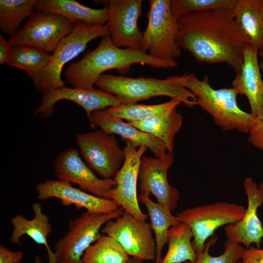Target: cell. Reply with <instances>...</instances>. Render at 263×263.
Here are the masks:
<instances>
[{
	"label": "cell",
	"mask_w": 263,
	"mask_h": 263,
	"mask_svg": "<svg viewBox=\"0 0 263 263\" xmlns=\"http://www.w3.org/2000/svg\"><path fill=\"white\" fill-rule=\"evenodd\" d=\"M107 10L109 36L116 46L142 50L143 32L138 21L142 15V0L100 1Z\"/></svg>",
	"instance_id": "7c38bea8"
},
{
	"label": "cell",
	"mask_w": 263,
	"mask_h": 263,
	"mask_svg": "<svg viewBox=\"0 0 263 263\" xmlns=\"http://www.w3.org/2000/svg\"><path fill=\"white\" fill-rule=\"evenodd\" d=\"M248 133V141L255 147L263 150V108L255 117Z\"/></svg>",
	"instance_id": "d6a6232c"
},
{
	"label": "cell",
	"mask_w": 263,
	"mask_h": 263,
	"mask_svg": "<svg viewBox=\"0 0 263 263\" xmlns=\"http://www.w3.org/2000/svg\"><path fill=\"white\" fill-rule=\"evenodd\" d=\"M246 208L226 202L187 208L178 213V220L187 224L193 235V247L197 255L203 252L206 241L219 227L241 220Z\"/></svg>",
	"instance_id": "ba28073f"
},
{
	"label": "cell",
	"mask_w": 263,
	"mask_h": 263,
	"mask_svg": "<svg viewBox=\"0 0 263 263\" xmlns=\"http://www.w3.org/2000/svg\"><path fill=\"white\" fill-rule=\"evenodd\" d=\"M38 0H0V29L12 36L19 30L21 23L35 10Z\"/></svg>",
	"instance_id": "83f0119b"
},
{
	"label": "cell",
	"mask_w": 263,
	"mask_h": 263,
	"mask_svg": "<svg viewBox=\"0 0 263 263\" xmlns=\"http://www.w3.org/2000/svg\"><path fill=\"white\" fill-rule=\"evenodd\" d=\"M258 50L251 45L245 48L244 60L232 86L248 101L251 113L256 117L263 108V80L258 59Z\"/></svg>",
	"instance_id": "ffe728a7"
},
{
	"label": "cell",
	"mask_w": 263,
	"mask_h": 263,
	"mask_svg": "<svg viewBox=\"0 0 263 263\" xmlns=\"http://www.w3.org/2000/svg\"><path fill=\"white\" fill-rule=\"evenodd\" d=\"M54 169L59 180L76 184L81 189L99 197L110 199V192L115 185L114 180L97 177L76 149L69 148L58 154Z\"/></svg>",
	"instance_id": "9a60e30c"
},
{
	"label": "cell",
	"mask_w": 263,
	"mask_h": 263,
	"mask_svg": "<svg viewBox=\"0 0 263 263\" xmlns=\"http://www.w3.org/2000/svg\"><path fill=\"white\" fill-rule=\"evenodd\" d=\"M89 120L91 128L99 127L107 133L121 136L123 140L130 141L138 147L145 146L149 149L156 157H161L167 152L163 141L110 114L105 109L93 112Z\"/></svg>",
	"instance_id": "d6986e66"
},
{
	"label": "cell",
	"mask_w": 263,
	"mask_h": 263,
	"mask_svg": "<svg viewBox=\"0 0 263 263\" xmlns=\"http://www.w3.org/2000/svg\"><path fill=\"white\" fill-rule=\"evenodd\" d=\"M193 233L186 224L180 222L171 227L167 233V252L160 263L194 262L197 254L192 245Z\"/></svg>",
	"instance_id": "484cf974"
},
{
	"label": "cell",
	"mask_w": 263,
	"mask_h": 263,
	"mask_svg": "<svg viewBox=\"0 0 263 263\" xmlns=\"http://www.w3.org/2000/svg\"><path fill=\"white\" fill-rule=\"evenodd\" d=\"M127 122L160 139L164 142L167 151L173 152L174 137L182 126L183 117L175 108L164 114L144 120Z\"/></svg>",
	"instance_id": "d4e9b609"
},
{
	"label": "cell",
	"mask_w": 263,
	"mask_h": 263,
	"mask_svg": "<svg viewBox=\"0 0 263 263\" xmlns=\"http://www.w3.org/2000/svg\"><path fill=\"white\" fill-rule=\"evenodd\" d=\"M75 139L80 155L88 167L103 179H113L125 158L124 150L115 136L100 130L78 134Z\"/></svg>",
	"instance_id": "30bf717a"
},
{
	"label": "cell",
	"mask_w": 263,
	"mask_h": 263,
	"mask_svg": "<svg viewBox=\"0 0 263 263\" xmlns=\"http://www.w3.org/2000/svg\"><path fill=\"white\" fill-rule=\"evenodd\" d=\"M244 192L247 198V207L243 218L225 228L227 240L243 244L247 248L255 244L261 248L263 240V227L258 216V208L263 205V195L258 186L251 177L245 178L244 182Z\"/></svg>",
	"instance_id": "e0dca14e"
},
{
	"label": "cell",
	"mask_w": 263,
	"mask_h": 263,
	"mask_svg": "<svg viewBox=\"0 0 263 263\" xmlns=\"http://www.w3.org/2000/svg\"><path fill=\"white\" fill-rule=\"evenodd\" d=\"M101 232L116 240L131 257L155 261V241L150 225L146 221L139 220L125 211L114 221H108Z\"/></svg>",
	"instance_id": "8fae6325"
},
{
	"label": "cell",
	"mask_w": 263,
	"mask_h": 263,
	"mask_svg": "<svg viewBox=\"0 0 263 263\" xmlns=\"http://www.w3.org/2000/svg\"><path fill=\"white\" fill-rule=\"evenodd\" d=\"M259 55L261 57V60H262L261 62L259 64L261 70H262L263 71V50L260 51L259 53Z\"/></svg>",
	"instance_id": "8d00e7d4"
},
{
	"label": "cell",
	"mask_w": 263,
	"mask_h": 263,
	"mask_svg": "<svg viewBox=\"0 0 263 263\" xmlns=\"http://www.w3.org/2000/svg\"><path fill=\"white\" fill-rule=\"evenodd\" d=\"M124 212L121 207L108 213L86 211L71 220L67 231L54 246L56 263H83L85 251L97 240L102 226L108 221L117 218Z\"/></svg>",
	"instance_id": "52a82bcc"
},
{
	"label": "cell",
	"mask_w": 263,
	"mask_h": 263,
	"mask_svg": "<svg viewBox=\"0 0 263 263\" xmlns=\"http://www.w3.org/2000/svg\"><path fill=\"white\" fill-rule=\"evenodd\" d=\"M139 64L155 69L174 68L176 61L162 60L152 57L142 50L122 48L115 46L110 37H102L98 46L87 52L78 61L69 65L65 71L66 80L73 87L94 89L100 75L109 70L127 73L132 65Z\"/></svg>",
	"instance_id": "7a4b0ae2"
},
{
	"label": "cell",
	"mask_w": 263,
	"mask_h": 263,
	"mask_svg": "<svg viewBox=\"0 0 263 263\" xmlns=\"http://www.w3.org/2000/svg\"><path fill=\"white\" fill-rule=\"evenodd\" d=\"M74 23L59 15L35 10L24 26L10 37L11 47L28 45L53 52L72 31Z\"/></svg>",
	"instance_id": "9c48e42d"
},
{
	"label": "cell",
	"mask_w": 263,
	"mask_h": 263,
	"mask_svg": "<svg viewBox=\"0 0 263 263\" xmlns=\"http://www.w3.org/2000/svg\"><path fill=\"white\" fill-rule=\"evenodd\" d=\"M34 214L33 219L28 220L21 214L15 216L11 220L12 232L9 242L18 245L23 235H27L36 244L44 245L47 252L48 263H56V254L49 246L48 237L52 232V226L48 216L43 212L41 204L36 202L32 205Z\"/></svg>",
	"instance_id": "44dd1931"
},
{
	"label": "cell",
	"mask_w": 263,
	"mask_h": 263,
	"mask_svg": "<svg viewBox=\"0 0 263 263\" xmlns=\"http://www.w3.org/2000/svg\"><path fill=\"white\" fill-rule=\"evenodd\" d=\"M258 187L263 195V182L260 183V184L258 185Z\"/></svg>",
	"instance_id": "f35d334b"
},
{
	"label": "cell",
	"mask_w": 263,
	"mask_h": 263,
	"mask_svg": "<svg viewBox=\"0 0 263 263\" xmlns=\"http://www.w3.org/2000/svg\"><path fill=\"white\" fill-rule=\"evenodd\" d=\"M191 263L187 261V262H184V263Z\"/></svg>",
	"instance_id": "60d3db41"
},
{
	"label": "cell",
	"mask_w": 263,
	"mask_h": 263,
	"mask_svg": "<svg viewBox=\"0 0 263 263\" xmlns=\"http://www.w3.org/2000/svg\"><path fill=\"white\" fill-rule=\"evenodd\" d=\"M61 100L73 101L82 107L88 119L94 111L120 104L114 96L99 89L88 90L63 86L44 93L34 114L42 118L50 117L54 113L56 104Z\"/></svg>",
	"instance_id": "2e32d148"
},
{
	"label": "cell",
	"mask_w": 263,
	"mask_h": 263,
	"mask_svg": "<svg viewBox=\"0 0 263 263\" xmlns=\"http://www.w3.org/2000/svg\"><path fill=\"white\" fill-rule=\"evenodd\" d=\"M232 10L193 12L179 17L178 45L197 62L226 63L236 74L239 73L244 49L250 44L235 20Z\"/></svg>",
	"instance_id": "6da1fadb"
},
{
	"label": "cell",
	"mask_w": 263,
	"mask_h": 263,
	"mask_svg": "<svg viewBox=\"0 0 263 263\" xmlns=\"http://www.w3.org/2000/svg\"><path fill=\"white\" fill-rule=\"evenodd\" d=\"M237 0H171L170 9L177 19L190 13L217 9L232 10Z\"/></svg>",
	"instance_id": "4dcf8cb0"
},
{
	"label": "cell",
	"mask_w": 263,
	"mask_h": 263,
	"mask_svg": "<svg viewBox=\"0 0 263 263\" xmlns=\"http://www.w3.org/2000/svg\"><path fill=\"white\" fill-rule=\"evenodd\" d=\"M241 261L242 263H263V248L253 246L245 248Z\"/></svg>",
	"instance_id": "e575fe53"
},
{
	"label": "cell",
	"mask_w": 263,
	"mask_h": 263,
	"mask_svg": "<svg viewBox=\"0 0 263 263\" xmlns=\"http://www.w3.org/2000/svg\"><path fill=\"white\" fill-rule=\"evenodd\" d=\"M188 74L169 76L160 79L140 76L136 78L104 74L95 85L114 96L120 104H131L150 98L165 96L180 100L188 107L197 105L193 94L185 86Z\"/></svg>",
	"instance_id": "3957f363"
},
{
	"label": "cell",
	"mask_w": 263,
	"mask_h": 263,
	"mask_svg": "<svg viewBox=\"0 0 263 263\" xmlns=\"http://www.w3.org/2000/svg\"><path fill=\"white\" fill-rule=\"evenodd\" d=\"M35 10L59 15L74 23L105 24L107 20L105 7L93 9L74 0H38Z\"/></svg>",
	"instance_id": "7402d4cb"
},
{
	"label": "cell",
	"mask_w": 263,
	"mask_h": 263,
	"mask_svg": "<svg viewBox=\"0 0 263 263\" xmlns=\"http://www.w3.org/2000/svg\"><path fill=\"white\" fill-rule=\"evenodd\" d=\"M181 103L179 100L170 99L166 102L155 105L120 104L105 110L110 114L128 122H135L167 113Z\"/></svg>",
	"instance_id": "f546056e"
},
{
	"label": "cell",
	"mask_w": 263,
	"mask_h": 263,
	"mask_svg": "<svg viewBox=\"0 0 263 263\" xmlns=\"http://www.w3.org/2000/svg\"><path fill=\"white\" fill-rule=\"evenodd\" d=\"M42 263L40 258L38 255H37L35 257V263Z\"/></svg>",
	"instance_id": "74e56055"
},
{
	"label": "cell",
	"mask_w": 263,
	"mask_h": 263,
	"mask_svg": "<svg viewBox=\"0 0 263 263\" xmlns=\"http://www.w3.org/2000/svg\"><path fill=\"white\" fill-rule=\"evenodd\" d=\"M237 263H242V261L240 260L238 261Z\"/></svg>",
	"instance_id": "b9f144b4"
},
{
	"label": "cell",
	"mask_w": 263,
	"mask_h": 263,
	"mask_svg": "<svg viewBox=\"0 0 263 263\" xmlns=\"http://www.w3.org/2000/svg\"><path fill=\"white\" fill-rule=\"evenodd\" d=\"M51 56L50 53L35 47L16 46L12 47L7 64L24 71L32 78L48 65Z\"/></svg>",
	"instance_id": "f1b7e54d"
},
{
	"label": "cell",
	"mask_w": 263,
	"mask_h": 263,
	"mask_svg": "<svg viewBox=\"0 0 263 263\" xmlns=\"http://www.w3.org/2000/svg\"><path fill=\"white\" fill-rule=\"evenodd\" d=\"M121 244L114 238L100 234L85 251L83 263H134Z\"/></svg>",
	"instance_id": "4316f807"
},
{
	"label": "cell",
	"mask_w": 263,
	"mask_h": 263,
	"mask_svg": "<svg viewBox=\"0 0 263 263\" xmlns=\"http://www.w3.org/2000/svg\"><path fill=\"white\" fill-rule=\"evenodd\" d=\"M109 36L105 24H91L77 21L70 33L57 45L48 65L32 78L34 86L43 94L64 86L61 78L63 67L84 52L88 44L99 37Z\"/></svg>",
	"instance_id": "5b68a950"
},
{
	"label": "cell",
	"mask_w": 263,
	"mask_h": 263,
	"mask_svg": "<svg viewBox=\"0 0 263 263\" xmlns=\"http://www.w3.org/2000/svg\"><path fill=\"white\" fill-rule=\"evenodd\" d=\"M23 257V251H14L0 244V263H20Z\"/></svg>",
	"instance_id": "836d02e7"
},
{
	"label": "cell",
	"mask_w": 263,
	"mask_h": 263,
	"mask_svg": "<svg viewBox=\"0 0 263 263\" xmlns=\"http://www.w3.org/2000/svg\"><path fill=\"white\" fill-rule=\"evenodd\" d=\"M208 80L207 75L201 80L194 73L188 74L185 86L195 95L197 105L209 113L224 131L248 132L256 117L239 107L237 90L233 87L215 89Z\"/></svg>",
	"instance_id": "277c9868"
},
{
	"label": "cell",
	"mask_w": 263,
	"mask_h": 263,
	"mask_svg": "<svg viewBox=\"0 0 263 263\" xmlns=\"http://www.w3.org/2000/svg\"><path fill=\"white\" fill-rule=\"evenodd\" d=\"M139 202L144 204L148 211L150 226L154 232L156 244V257L154 263H160L163 258L162 250L167 243V233L169 229L180 222L163 206L151 200L149 195L139 194Z\"/></svg>",
	"instance_id": "cb8c5ba5"
},
{
	"label": "cell",
	"mask_w": 263,
	"mask_h": 263,
	"mask_svg": "<svg viewBox=\"0 0 263 263\" xmlns=\"http://www.w3.org/2000/svg\"><path fill=\"white\" fill-rule=\"evenodd\" d=\"M134 263H144L143 260L135 258Z\"/></svg>",
	"instance_id": "ab89813d"
},
{
	"label": "cell",
	"mask_w": 263,
	"mask_h": 263,
	"mask_svg": "<svg viewBox=\"0 0 263 263\" xmlns=\"http://www.w3.org/2000/svg\"><path fill=\"white\" fill-rule=\"evenodd\" d=\"M124 141L125 158L113 178L115 185L110 192V198L136 219L146 221L149 216L140 207L137 187L140 161L148 148L145 146L138 147L128 140Z\"/></svg>",
	"instance_id": "4fadbf2b"
},
{
	"label": "cell",
	"mask_w": 263,
	"mask_h": 263,
	"mask_svg": "<svg viewBox=\"0 0 263 263\" xmlns=\"http://www.w3.org/2000/svg\"><path fill=\"white\" fill-rule=\"evenodd\" d=\"M173 161V152L169 151L161 157L142 156L138 180L140 194L151 193L158 203L170 211L176 208L180 198L179 191L168 179Z\"/></svg>",
	"instance_id": "5bb4252c"
},
{
	"label": "cell",
	"mask_w": 263,
	"mask_h": 263,
	"mask_svg": "<svg viewBox=\"0 0 263 263\" xmlns=\"http://www.w3.org/2000/svg\"><path fill=\"white\" fill-rule=\"evenodd\" d=\"M216 236H212L205 244L203 252L197 254L196 260L193 263H237L242 259L245 249L240 245L229 240L224 244V251L218 256H212L209 254L210 247L217 240Z\"/></svg>",
	"instance_id": "1f68e13d"
},
{
	"label": "cell",
	"mask_w": 263,
	"mask_h": 263,
	"mask_svg": "<svg viewBox=\"0 0 263 263\" xmlns=\"http://www.w3.org/2000/svg\"><path fill=\"white\" fill-rule=\"evenodd\" d=\"M12 47L8 41L5 40L3 37L0 36V64L7 63L11 53Z\"/></svg>",
	"instance_id": "d590c367"
},
{
	"label": "cell",
	"mask_w": 263,
	"mask_h": 263,
	"mask_svg": "<svg viewBox=\"0 0 263 263\" xmlns=\"http://www.w3.org/2000/svg\"><path fill=\"white\" fill-rule=\"evenodd\" d=\"M232 10L250 45L263 50V0H237Z\"/></svg>",
	"instance_id": "603a6c76"
},
{
	"label": "cell",
	"mask_w": 263,
	"mask_h": 263,
	"mask_svg": "<svg viewBox=\"0 0 263 263\" xmlns=\"http://www.w3.org/2000/svg\"><path fill=\"white\" fill-rule=\"evenodd\" d=\"M36 189L39 200L55 198L59 199L63 206L73 205L76 208H84L86 211L108 213L119 208L113 200L99 197L60 180H47L39 183Z\"/></svg>",
	"instance_id": "ac0fdd59"
},
{
	"label": "cell",
	"mask_w": 263,
	"mask_h": 263,
	"mask_svg": "<svg viewBox=\"0 0 263 263\" xmlns=\"http://www.w3.org/2000/svg\"><path fill=\"white\" fill-rule=\"evenodd\" d=\"M170 1L149 0L142 50L155 58L171 61L180 56L181 48L176 41L177 22L171 11Z\"/></svg>",
	"instance_id": "8992f818"
}]
</instances>
